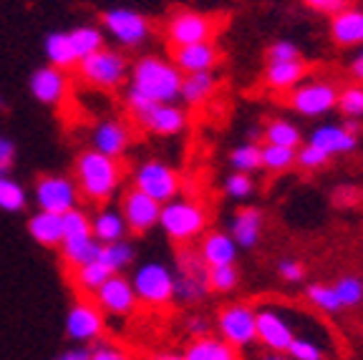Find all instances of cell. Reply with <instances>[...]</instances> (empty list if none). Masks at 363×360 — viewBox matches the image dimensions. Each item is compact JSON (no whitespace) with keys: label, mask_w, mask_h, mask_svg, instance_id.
I'll return each mask as SVG.
<instances>
[{"label":"cell","mask_w":363,"mask_h":360,"mask_svg":"<svg viewBox=\"0 0 363 360\" xmlns=\"http://www.w3.org/2000/svg\"><path fill=\"white\" fill-rule=\"evenodd\" d=\"M124 169L119 159H111L96 149H84L76 157L74 181L79 186V194L91 204H106L119 191Z\"/></svg>","instance_id":"obj_1"},{"label":"cell","mask_w":363,"mask_h":360,"mask_svg":"<svg viewBox=\"0 0 363 360\" xmlns=\"http://www.w3.org/2000/svg\"><path fill=\"white\" fill-rule=\"evenodd\" d=\"M182 71L167 58L144 56L129 66V91L157 103H177L182 89Z\"/></svg>","instance_id":"obj_2"},{"label":"cell","mask_w":363,"mask_h":360,"mask_svg":"<svg viewBox=\"0 0 363 360\" xmlns=\"http://www.w3.org/2000/svg\"><path fill=\"white\" fill-rule=\"evenodd\" d=\"M126 108L136 124L154 136H177L187 129V113L179 103H157L126 89Z\"/></svg>","instance_id":"obj_3"},{"label":"cell","mask_w":363,"mask_h":360,"mask_svg":"<svg viewBox=\"0 0 363 360\" xmlns=\"http://www.w3.org/2000/svg\"><path fill=\"white\" fill-rule=\"evenodd\" d=\"M159 227L164 230V235L172 242L187 244L197 240L207 227V209L194 199H182L174 197L172 202L162 204L159 212Z\"/></svg>","instance_id":"obj_4"},{"label":"cell","mask_w":363,"mask_h":360,"mask_svg":"<svg viewBox=\"0 0 363 360\" xmlns=\"http://www.w3.org/2000/svg\"><path fill=\"white\" fill-rule=\"evenodd\" d=\"M76 71H79V79L89 89L96 91H116L129 81V61L124 58V53L106 48V45L101 51L84 58L76 66Z\"/></svg>","instance_id":"obj_5"},{"label":"cell","mask_w":363,"mask_h":360,"mask_svg":"<svg viewBox=\"0 0 363 360\" xmlns=\"http://www.w3.org/2000/svg\"><path fill=\"white\" fill-rule=\"evenodd\" d=\"M129 282L134 287L136 303L149 305V308H164L174 300V275L159 259L136 267Z\"/></svg>","instance_id":"obj_6"},{"label":"cell","mask_w":363,"mask_h":360,"mask_svg":"<svg viewBox=\"0 0 363 360\" xmlns=\"http://www.w3.org/2000/svg\"><path fill=\"white\" fill-rule=\"evenodd\" d=\"M207 270L199 252L192 249H182L177 254V267L172 270L174 275V300L182 305H197L207 298L210 293V280H207Z\"/></svg>","instance_id":"obj_7"},{"label":"cell","mask_w":363,"mask_h":360,"mask_svg":"<svg viewBox=\"0 0 363 360\" xmlns=\"http://www.w3.org/2000/svg\"><path fill=\"white\" fill-rule=\"evenodd\" d=\"M79 186L74 176L66 174H43L33 184V202L40 212L66 214L68 209L79 207Z\"/></svg>","instance_id":"obj_8"},{"label":"cell","mask_w":363,"mask_h":360,"mask_svg":"<svg viewBox=\"0 0 363 360\" xmlns=\"http://www.w3.org/2000/svg\"><path fill=\"white\" fill-rule=\"evenodd\" d=\"M134 189L152 197L154 202L167 204L179 194V176L169 164L159 162V159H149V162H142L136 167Z\"/></svg>","instance_id":"obj_9"},{"label":"cell","mask_w":363,"mask_h":360,"mask_svg":"<svg viewBox=\"0 0 363 360\" xmlns=\"http://www.w3.org/2000/svg\"><path fill=\"white\" fill-rule=\"evenodd\" d=\"M104 28L121 48H139L152 35V26L139 11L131 8H111L101 16Z\"/></svg>","instance_id":"obj_10"},{"label":"cell","mask_w":363,"mask_h":360,"mask_svg":"<svg viewBox=\"0 0 363 360\" xmlns=\"http://www.w3.org/2000/svg\"><path fill=\"white\" fill-rule=\"evenodd\" d=\"M106 315L94 300H76L66 313V338L71 343H96L101 340Z\"/></svg>","instance_id":"obj_11"},{"label":"cell","mask_w":363,"mask_h":360,"mask_svg":"<svg viewBox=\"0 0 363 360\" xmlns=\"http://www.w3.org/2000/svg\"><path fill=\"white\" fill-rule=\"evenodd\" d=\"M167 40L174 48L179 45H192V43H207L215 35V21L204 13L194 11H177L174 16L167 21Z\"/></svg>","instance_id":"obj_12"},{"label":"cell","mask_w":363,"mask_h":360,"mask_svg":"<svg viewBox=\"0 0 363 360\" xmlns=\"http://www.w3.org/2000/svg\"><path fill=\"white\" fill-rule=\"evenodd\" d=\"M217 330H220L222 340L233 348H247L257 340L255 310L247 305H227L217 315Z\"/></svg>","instance_id":"obj_13"},{"label":"cell","mask_w":363,"mask_h":360,"mask_svg":"<svg viewBox=\"0 0 363 360\" xmlns=\"http://www.w3.org/2000/svg\"><path fill=\"white\" fill-rule=\"evenodd\" d=\"M335 101H338V91L328 81H306V84H298L293 89V96H290V106L301 113V116L308 118L325 116V113L335 108Z\"/></svg>","instance_id":"obj_14"},{"label":"cell","mask_w":363,"mask_h":360,"mask_svg":"<svg viewBox=\"0 0 363 360\" xmlns=\"http://www.w3.org/2000/svg\"><path fill=\"white\" fill-rule=\"evenodd\" d=\"M94 303L99 305L104 315L113 317H126L136 310V295L131 287L129 277L124 275H111L96 293H94Z\"/></svg>","instance_id":"obj_15"},{"label":"cell","mask_w":363,"mask_h":360,"mask_svg":"<svg viewBox=\"0 0 363 360\" xmlns=\"http://www.w3.org/2000/svg\"><path fill=\"white\" fill-rule=\"evenodd\" d=\"M121 214H124L126 230L134 232V235H147L149 230L159 225V212H162V204L154 202L152 197L142 194L139 189L131 186L121 197Z\"/></svg>","instance_id":"obj_16"},{"label":"cell","mask_w":363,"mask_h":360,"mask_svg":"<svg viewBox=\"0 0 363 360\" xmlns=\"http://www.w3.org/2000/svg\"><path fill=\"white\" fill-rule=\"evenodd\" d=\"M68 89H71V81H68L66 71L48 66V63L35 68L28 79L30 96L38 103H43V106H58V103H63V99L68 96Z\"/></svg>","instance_id":"obj_17"},{"label":"cell","mask_w":363,"mask_h":360,"mask_svg":"<svg viewBox=\"0 0 363 360\" xmlns=\"http://www.w3.org/2000/svg\"><path fill=\"white\" fill-rule=\"evenodd\" d=\"M255 335L267 350H272V353H285L288 345L293 343V338H295L288 317L280 315L278 310H272V308L255 310Z\"/></svg>","instance_id":"obj_18"},{"label":"cell","mask_w":363,"mask_h":360,"mask_svg":"<svg viewBox=\"0 0 363 360\" xmlns=\"http://www.w3.org/2000/svg\"><path fill=\"white\" fill-rule=\"evenodd\" d=\"M131 147V129L121 118H101L91 131V149L106 154L111 159H121Z\"/></svg>","instance_id":"obj_19"},{"label":"cell","mask_w":363,"mask_h":360,"mask_svg":"<svg viewBox=\"0 0 363 360\" xmlns=\"http://www.w3.org/2000/svg\"><path fill=\"white\" fill-rule=\"evenodd\" d=\"M172 63L182 71V76L187 74H202V71H215L220 63V51L212 40L207 43H192V45H179L174 48Z\"/></svg>","instance_id":"obj_20"},{"label":"cell","mask_w":363,"mask_h":360,"mask_svg":"<svg viewBox=\"0 0 363 360\" xmlns=\"http://www.w3.org/2000/svg\"><path fill=\"white\" fill-rule=\"evenodd\" d=\"M126 235H129V230H126L124 214L116 207L101 204V207L96 209V214L91 217V237H94L99 244L119 242V240H126Z\"/></svg>","instance_id":"obj_21"},{"label":"cell","mask_w":363,"mask_h":360,"mask_svg":"<svg viewBox=\"0 0 363 360\" xmlns=\"http://www.w3.org/2000/svg\"><path fill=\"white\" fill-rule=\"evenodd\" d=\"M262 235V212L257 207H242L230 222V237L242 249H252Z\"/></svg>","instance_id":"obj_22"},{"label":"cell","mask_w":363,"mask_h":360,"mask_svg":"<svg viewBox=\"0 0 363 360\" xmlns=\"http://www.w3.org/2000/svg\"><path fill=\"white\" fill-rule=\"evenodd\" d=\"M330 35L338 45L351 48L363 45V11L361 8H343L330 18Z\"/></svg>","instance_id":"obj_23"},{"label":"cell","mask_w":363,"mask_h":360,"mask_svg":"<svg viewBox=\"0 0 363 360\" xmlns=\"http://www.w3.org/2000/svg\"><path fill=\"white\" fill-rule=\"evenodd\" d=\"M238 244L233 242V237L227 232H210L202 240L199 247V257L207 267H220V265H235L238 262Z\"/></svg>","instance_id":"obj_24"},{"label":"cell","mask_w":363,"mask_h":360,"mask_svg":"<svg viewBox=\"0 0 363 360\" xmlns=\"http://www.w3.org/2000/svg\"><path fill=\"white\" fill-rule=\"evenodd\" d=\"M308 144L318 147L320 152H325L328 157H335V154H348L358 147V136L348 134L343 126H335V124H325V126H318L315 131L311 134Z\"/></svg>","instance_id":"obj_25"},{"label":"cell","mask_w":363,"mask_h":360,"mask_svg":"<svg viewBox=\"0 0 363 360\" xmlns=\"http://www.w3.org/2000/svg\"><path fill=\"white\" fill-rule=\"evenodd\" d=\"M28 235L40 247H61L63 242V225L61 214L53 212H35L28 217Z\"/></svg>","instance_id":"obj_26"},{"label":"cell","mask_w":363,"mask_h":360,"mask_svg":"<svg viewBox=\"0 0 363 360\" xmlns=\"http://www.w3.org/2000/svg\"><path fill=\"white\" fill-rule=\"evenodd\" d=\"M68 35V43H71V51H74L76 58V66H79L84 58H89L91 53L101 51L104 45H106V38H104V30L99 26H74V28L66 30Z\"/></svg>","instance_id":"obj_27"},{"label":"cell","mask_w":363,"mask_h":360,"mask_svg":"<svg viewBox=\"0 0 363 360\" xmlns=\"http://www.w3.org/2000/svg\"><path fill=\"white\" fill-rule=\"evenodd\" d=\"M217 76L215 71H202V74H187L182 79L179 99L187 101V106H202L215 96Z\"/></svg>","instance_id":"obj_28"},{"label":"cell","mask_w":363,"mask_h":360,"mask_svg":"<svg viewBox=\"0 0 363 360\" xmlns=\"http://www.w3.org/2000/svg\"><path fill=\"white\" fill-rule=\"evenodd\" d=\"M308 74L306 61H285V63H267L265 68V84L275 91H290L301 84Z\"/></svg>","instance_id":"obj_29"},{"label":"cell","mask_w":363,"mask_h":360,"mask_svg":"<svg viewBox=\"0 0 363 360\" xmlns=\"http://www.w3.org/2000/svg\"><path fill=\"white\" fill-rule=\"evenodd\" d=\"M58 249H61L63 259L76 270V267H84V265H89V262H96L101 244L91 235H79V237H66Z\"/></svg>","instance_id":"obj_30"},{"label":"cell","mask_w":363,"mask_h":360,"mask_svg":"<svg viewBox=\"0 0 363 360\" xmlns=\"http://www.w3.org/2000/svg\"><path fill=\"white\" fill-rule=\"evenodd\" d=\"M182 355L187 360H240L238 348H233L222 338H210V335L192 340Z\"/></svg>","instance_id":"obj_31"},{"label":"cell","mask_w":363,"mask_h":360,"mask_svg":"<svg viewBox=\"0 0 363 360\" xmlns=\"http://www.w3.org/2000/svg\"><path fill=\"white\" fill-rule=\"evenodd\" d=\"M43 56H45V61H48V66H53V68H61V71L76 68V58H74V51H71V43H68L66 30H51V33H45Z\"/></svg>","instance_id":"obj_32"},{"label":"cell","mask_w":363,"mask_h":360,"mask_svg":"<svg viewBox=\"0 0 363 360\" xmlns=\"http://www.w3.org/2000/svg\"><path fill=\"white\" fill-rule=\"evenodd\" d=\"M134 257H136L134 247H131V242H126V240L101 244V249H99V262H101L111 275H121L126 267L134 265Z\"/></svg>","instance_id":"obj_33"},{"label":"cell","mask_w":363,"mask_h":360,"mask_svg":"<svg viewBox=\"0 0 363 360\" xmlns=\"http://www.w3.org/2000/svg\"><path fill=\"white\" fill-rule=\"evenodd\" d=\"M28 207V191L11 174L0 176V212L18 214Z\"/></svg>","instance_id":"obj_34"},{"label":"cell","mask_w":363,"mask_h":360,"mask_svg":"<svg viewBox=\"0 0 363 360\" xmlns=\"http://www.w3.org/2000/svg\"><path fill=\"white\" fill-rule=\"evenodd\" d=\"M262 136H265L267 144H278V147L288 149H298L303 141L301 129L290 124V121H285V118H272L270 124L265 126V131H262Z\"/></svg>","instance_id":"obj_35"},{"label":"cell","mask_w":363,"mask_h":360,"mask_svg":"<svg viewBox=\"0 0 363 360\" xmlns=\"http://www.w3.org/2000/svg\"><path fill=\"white\" fill-rule=\"evenodd\" d=\"M108 277H111V272L96 259V262H89V265H84V267H76L74 285H76V290H81L84 295H94Z\"/></svg>","instance_id":"obj_36"},{"label":"cell","mask_w":363,"mask_h":360,"mask_svg":"<svg viewBox=\"0 0 363 360\" xmlns=\"http://www.w3.org/2000/svg\"><path fill=\"white\" fill-rule=\"evenodd\" d=\"M295 164V149L278 147V144H265L260 147V169L285 171Z\"/></svg>","instance_id":"obj_37"},{"label":"cell","mask_w":363,"mask_h":360,"mask_svg":"<svg viewBox=\"0 0 363 360\" xmlns=\"http://www.w3.org/2000/svg\"><path fill=\"white\" fill-rule=\"evenodd\" d=\"M230 164H233V169L240 171V174H252V171L260 169V147L250 141V144H242V147L233 149Z\"/></svg>","instance_id":"obj_38"},{"label":"cell","mask_w":363,"mask_h":360,"mask_svg":"<svg viewBox=\"0 0 363 360\" xmlns=\"http://www.w3.org/2000/svg\"><path fill=\"white\" fill-rule=\"evenodd\" d=\"M333 290H335V295H338V300H340V305H343V308H356V305H361V300H363L361 277L343 275L333 285Z\"/></svg>","instance_id":"obj_39"},{"label":"cell","mask_w":363,"mask_h":360,"mask_svg":"<svg viewBox=\"0 0 363 360\" xmlns=\"http://www.w3.org/2000/svg\"><path fill=\"white\" fill-rule=\"evenodd\" d=\"M207 280H210L212 293H230L240 282V272L235 265H220L207 270Z\"/></svg>","instance_id":"obj_40"},{"label":"cell","mask_w":363,"mask_h":360,"mask_svg":"<svg viewBox=\"0 0 363 360\" xmlns=\"http://www.w3.org/2000/svg\"><path fill=\"white\" fill-rule=\"evenodd\" d=\"M335 106L346 118H361L363 116V86H348L338 94Z\"/></svg>","instance_id":"obj_41"},{"label":"cell","mask_w":363,"mask_h":360,"mask_svg":"<svg viewBox=\"0 0 363 360\" xmlns=\"http://www.w3.org/2000/svg\"><path fill=\"white\" fill-rule=\"evenodd\" d=\"M63 225V240L66 237H79V235H91V217L81 207L68 209L66 214H61Z\"/></svg>","instance_id":"obj_42"},{"label":"cell","mask_w":363,"mask_h":360,"mask_svg":"<svg viewBox=\"0 0 363 360\" xmlns=\"http://www.w3.org/2000/svg\"><path fill=\"white\" fill-rule=\"evenodd\" d=\"M308 300H311L315 308L325 310V313H338V310H343L333 285H311L308 287Z\"/></svg>","instance_id":"obj_43"},{"label":"cell","mask_w":363,"mask_h":360,"mask_svg":"<svg viewBox=\"0 0 363 360\" xmlns=\"http://www.w3.org/2000/svg\"><path fill=\"white\" fill-rule=\"evenodd\" d=\"M285 353H288L293 360H323V350H320V345H318L315 340L298 338V335L293 338V343L288 345Z\"/></svg>","instance_id":"obj_44"},{"label":"cell","mask_w":363,"mask_h":360,"mask_svg":"<svg viewBox=\"0 0 363 360\" xmlns=\"http://www.w3.org/2000/svg\"><path fill=\"white\" fill-rule=\"evenodd\" d=\"M255 191V181L250 174H240V171H233V174L225 179V194L233 199H247L250 194Z\"/></svg>","instance_id":"obj_45"},{"label":"cell","mask_w":363,"mask_h":360,"mask_svg":"<svg viewBox=\"0 0 363 360\" xmlns=\"http://www.w3.org/2000/svg\"><path fill=\"white\" fill-rule=\"evenodd\" d=\"M328 154L320 152L318 147H313V144H306V147H298L295 149V164L298 167H303V169H320V167H325L328 164Z\"/></svg>","instance_id":"obj_46"},{"label":"cell","mask_w":363,"mask_h":360,"mask_svg":"<svg viewBox=\"0 0 363 360\" xmlns=\"http://www.w3.org/2000/svg\"><path fill=\"white\" fill-rule=\"evenodd\" d=\"M301 51L293 40H275V43L267 48V63H285V61H298Z\"/></svg>","instance_id":"obj_47"},{"label":"cell","mask_w":363,"mask_h":360,"mask_svg":"<svg viewBox=\"0 0 363 360\" xmlns=\"http://www.w3.org/2000/svg\"><path fill=\"white\" fill-rule=\"evenodd\" d=\"M16 157H18V149H16V141L11 136L0 134V176H8L16 167Z\"/></svg>","instance_id":"obj_48"},{"label":"cell","mask_w":363,"mask_h":360,"mask_svg":"<svg viewBox=\"0 0 363 360\" xmlns=\"http://www.w3.org/2000/svg\"><path fill=\"white\" fill-rule=\"evenodd\" d=\"M89 360H131V355L124 348L113 343H96L91 348V358Z\"/></svg>","instance_id":"obj_49"},{"label":"cell","mask_w":363,"mask_h":360,"mask_svg":"<svg viewBox=\"0 0 363 360\" xmlns=\"http://www.w3.org/2000/svg\"><path fill=\"white\" fill-rule=\"evenodd\" d=\"M278 275L283 277L285 282H301L303 277H306V267H303V262H298V259H280L278 262Z\"/></svg>","instance_id":"obj_50"},{"label":"cell","mask_w":363,"mask_h":360,"mask_svg":"<svg viewBox=\"0 0 363 360\" xmlns=\"http://www.w3.org/2000/svg\"><path fill=\"white\" fill-rule=\"evenodd\" d=\"M303 3H306L308 8H313V11L328 13V16H333V13L348 8V0H303Z\"/></svg>","instance_id":"obj_51"},{"label":"cell","mask_w":363,"mask_h":360,"mask_svg":"<svg viewBox=\"0 0 363 360\" xmlns=\"http://www.w3.org/2000/svg\"><path fill=\"white\" fill-rule=\"evenodd\" d=\"M184 330L192 335V340H197V338H204L207 332H210V322L204 320L202 315H189L187 320H184Z\"/></svg>","instance_id":"obj_52"},{"label":"cell","mask_w":363,"mask_h":360,"mask_svg":"<svg viewBox=\"0 0 363 360\" xmlns=\"http://www.w3.org/2000/svg\"><path fill=\"white\" fill-rule=\"evenodd\" d=\"M91 348L89 345H74V348H66L56 360H89Z\"/></svg>","instance_id":"obj_53"},{"label":"cell","mask_w":363,"mask_h":360,"mask_svg":"<svg viewBox=\"0 0 363 360\" xmlns=\"http://www.w3.org/2000/svg\"><path fill=\"white\" fill-rule=\"evenodd\" d=\"M351 76L363 84V45H361V51H358L351 61Z\"/></svg>","instance_id":"obj_54"},{"label":"cell","mask_w":363,"mask_h":360,"mask_svg":"<svg viewBox=\"0 0 363 360\" xmlns=\"http://www.w3.org/2000/svg\"><path fill=\"white\" fill-rule=\"evenodd\" d=\"M353 199H358V189H353V186L335 191V202L338 204H353Z\"/></svg>","instance_id":"obj_55"},{"label":"cell","mask_w":363,"mask_h":360,"mask_svg":"<svg viewBox=\"0 0 363 360\" xmlns=\"http://www.w3.org/2000/svg\"><path fill=\"white\" fill-rule=\"evenodd\" d=\"M343 129H346V131H348V134L358 136V131H361V124H358L356 118H348V121H346V126H343Z\"/></svg>","instance_id":"obj_56"},{"label":"cell","mask_w":363,"mask_h":360,"mask_svg":"<svg viewBox=\"0 0 363 360\" xmlns=\"http://www.w3.org/2000/svg\"><path fill=\"white\" fill-rule=\"evenodd\" d=\"M152 360H187L184 355H177V353H159V355H154Z\"/></svg>","instance_id":"obj_57"},{"label":"cell","mask_w":363,"mask_h":360,"mask_svg":"<svg viewBox=\"0 0 363 360\" xmlns=\"http://www.w3.org/2000/svg\"><path fill=\"white\" fill-rule=\"evenodd\" d=\"M260 360H293V358H290L288 353H272V350H270V353H267V355H262Z\"/></svg>","instance_id":"obj_58"},{"label":"cell","mask_w":363,"mask_h":360,"mask_svg":"<svg viewBox=\"0 0 363 360\" xmlns=\"http://www.w3.org/2000/svg\"><path fill=\"white\" fill-rule=\"evenodd\" d=\"M8 103H6V99H3V96H0V108H6Z\"/></svg>","instance_id":"obj_59"}]
</instances>
